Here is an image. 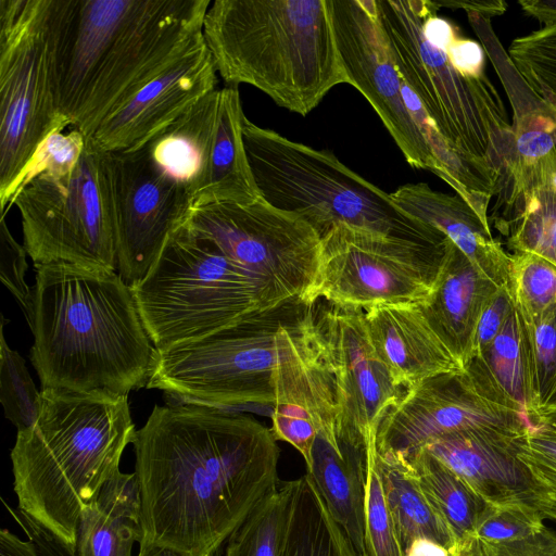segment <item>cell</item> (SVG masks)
Instances as JSON below:
<instances>
[{"label": "cell", "instance_id": "6da1fadb", "mask_svg": "<svg viewBox=\"0 0 556 556\" xmlns=\"http://www.w3.org/2000/svg\"><path fill=\"white\" fill-rule=\"evenodd\" d=\"M132 445L141 542L184 556H219L224 543L279 483V447L271 429L237 412L155 405Z\"/></svg>", "mask_w": 556, "mask_h": 556}, {"label": "cell", "instance_id": "7a4b0ae2", "mask_svg": "<svg viewBox=\"0 0 556 556\" xmlns=\"http://www.w3.org/2000/svg\"><path fill=\"white\" fill-rule=\"evenodd\" d=\"M211 0H50L56 108L90 139L102 121L204 41Z\"/></svg>", "mask_w": 556, "mask_h": 556}, {"label": "cell", "instance_id": "3957f363", "mask_svg": "<svg viewBox=\"0 0 556 556\" xmlns=\"http://www.w3.org/2000/svg\"><path fill=\"white\" fill-rule=\"evenodd\" d=\"M148 389L169 403L227 412L304 400L334 401L314 323L299 300L249 315L205 337L155 350Z\"/></svg>", "mask_w": 556, "mask_h": 556}, {"label": "cell", "instance_id": "277c9868", "mask_svg": "<svg viewBox=\"0 0 556 556\" xmlns=\"http://www.w3.org/2000/svg\"><path fill=\"white\" fill-rule=\"evenodd\" d=\"M34 266L29 358L41 389L128 395L147 387L155 348L132 288L118 273L67 263Z\"/></svg>", "mask_w": 556, "mask_h": 556}, {"label": "cell", "instance_id": "5b68a950", "mask_svg": "<svg viewBox=\"0 0 556 556\" xmlns=\"http://www.w3.org/2000/svg\"><path fill=\"white\" fill-rule=\"evenodd\" d=\"M136 432L128 395L41 389L39 416L10 454L18 511L75 547L81 510Z\"/></svg>", "mask_w": 556, "mask_h": 556}, {"label": "cell", "instance_id": "8992f818", "mask_svg": "<svg viewBox=\"0 0 556 556\" xmlns=\"http://www.w3.org/2000/svg\"><path fill=\"white\" fill-rule=\"evenodd\" d=\"M203 38L229 87L251 85L302 116L349 84L327 0H215Z\"/></svg>", "mask_w": 556, "mask_h": 556}, {"label": "cell", "instance_id": "52a82bcc", "mask_svg": "<svg viewBox=\"0 0 556 556\" xmlns=\"http://www.w3.org/2000/svg\"><path fill=\"white\" fill-rule=\"evenodd\" d=\"M243 142L260 197L299 216L319 237L339 224L441 244L447 237L407 215L384 192L327 150L290 140L243 118Z\"/></svg>", "mask_w": 556, "mask_h": 556}, {"label": "cell", "instance_id": "ba28073f", "mask_svg": "<svg viewBox=\"0 0 556 556\" xmlns=\"http://www.w3.org/2000/svg\"><path fill=\"white\" fill-rule=\"evenodd\" d=\"M382 29L403 80L446 143L467 163L497 179L513 148L506 109L489 77L465 76L445 50L430 43L424 22L429 0H376Z\"/></svg>", "mask_w": 556, "mask_h": 556}, {"label": "cell", "instance_id": "9c48e42d", "mask_svg": "<svg viewBox=\"0 0 556 556\" xmlns=\"http://www.w3.org/2000/svg\"><path fill=\"white\" fill-rule=\"evenodd\" d=\"M132 291L155 350L205 337L286 303L185 224L169 236Z\"/></svg>", "mask_w": 556, "mask_h": 556}, {"label": "cell", "instance_id": "30bf717a", "mask_svg": "<svg viewBox=\"0 0 556 556\" xmlns=\"http://www.w3.org/2000/svg\"><path fill=\"white\" fill-rule=\"evenodd\" d=\"M13 205L34 265L67 263L117 271L108 153L86 143L71 174L34 179Z\"/></svg>", "mask_w": 556, "mask_h": 556}, {"label": "cell", "instance_id": "8fae6325", "mask_svg": "<svg viewBox=\"0 0 556 556\" xmlns=\"http://www.w3.org/2000/svg\"><path fill=\"white\" fill-rule=\"evenodd\" d=\"M50 0H0V201L38 146L68 127L55 103Z\"/></svg>", "mask_w": 556, "mask_h": 556}, {"label": "cell", "instance_id": "7c38bea8", "mask_svg": "<svg viewBox=\"0 0 556 556\" xmlns=\"http://www.w3.org/2000/svg\"><path fill=\"white\" fill-rule=\"evenodd\" d=\"M451 240L426 244L343 224L321 237L316 286L319 299L367 311L381 305L418 304L429 296Z\"/></svg>", "mask_w": 556, "mask_h": 556}, {"label": "cell", "instance_id": "4fadbf2b", "mask_svg": "<svg viewBox=\"0 0 556 556\" xmlns=\"http://www.w3.org/2000/svg\"><path fill=\"white\" fill-rule=\"evenodd\" d=\"M185 225L211 239L281 302L309 304L318 277L321 238L299 216L260 198L251 203L192 207Z\"/></svg>", "mask_w": 556, "mask_h": 556}, {"label": "cell", "instance_id": "5bb4252c", "mask_svg": "<svg viewBox=\"0 0 556 556\" xmlns=\"http://www.w3.org/2000/svg\"><path fill=\"white\" fill-rule=\"evenodd\" d=\"M532 426L497 388L482 363L431 377L387 413L377 432V452L405 459L446 434L482 428Z\"/></svg>", "mask_w": 556, "mask_h": 556}, {"label": "cell", "instance_id": "9a60e30c", "mask_svg": "<svg viewBox=\"0 0 556 556\" xmlns=\"http://www.w3.org/2000/svg\"><path fill=\"white\" fill-rule=\"evenodd\" d=\"M315 329L333 380L337 437L358 446L377 447L378 428L402 399L399 387L377 355L365 311L319 299L313 303Z\"/></svg>", "mask_w": 556, "mask_h": 556}, {"label": "cell", "instance_id": "2e32d148", "mask_svg": "<svg viewBox=\"0 0 556 556\" xmlns=\"http://www.w3.org/2000/svg\"><path fill=\"white\" fill-rule=\"evenodd\" d=\"M108 157L117 273L132 288L152 268L169 236L185 224L192 198L144 148Z\"/></svg>", "mask_w": 556, "mask_h": 556}, {"label": "cell", "instance_id": "e0dca14e", "mask_svg": "<svg viewBox=\"0 0 556 556\" xmlns=\"http://www.w3.org/2000/svg\"><path fill=\"white\" fill-rule=\"evenodd\" d=\"M349 78L374 108L406 162L438 174L431 149L406 109L402 77L382 29L376 0H327Z\"/></svg>", "mask_w": 556, "mask_h": 556}, {"label": "cell", "instance_id": "ac0fdd59", "mask_svg": "<svg viewBox=\"0 0 556 556\" xmlns=\"http://www.w3.org/2000/svg\"><path fill=\"white\" fill-rule=\"evenodd\" d=\"M217 68L205 41L182 55L106 116L87 140L104 152H134L217 89Z\"/></svg>", "mask_w": 556, "mask_h": 556}, {"label": "cell", "instance_id": "d6986e66", "mask_svg": "<svg viewBox=\"0 0 556 556\" xmlns=\"http://www.w3.org/2000/svg\"><path fill=\"white\" fill-rule=\"evenodd\" d=\"M467 15L504 86L514 112L511 153L494 195L496 202L493 210H497L552 177L556 110L518 72L495 35L490 18L472 12Z\"/></svg>", "mask_w": 556, "mask_h": 556}, {"label": "cell", "instance_id": "ffe728a7", "mask_svg": "<svg viewBox=\"0 0 556 556\" xmlns=\"http://www.w3.org/2000/svg\"><path fill=\"white\" fill-rule=\"evenodd\" d=\"M529 427L472 429L438 438L424 447L485 503L534 502L530 475L519 459Z\"/></svg>", "mask_w": 556, "mask_h": 556}, {"label": "cell", "instance_id": "44dd1931", "mask_svg": "<svg viewBox=\"0 0 556 556\" xmlns=\"http://www.w3.org/2000/svg\"><path fill=\"white\" fill-rule=\"evenodd\" d=\"M371 344L401 388L463 369L435 334L418 304L381 305L365 311Z\"/></svg>", "mask_w": 556, "mask_h": 556}, {"label": "cell", "instance_id": "7402d4cb", "mask_svg": "<svg viewBox=\"0 0 556 556\" xmlns=\"http://www.w3.org/2000/svg\"><path fill=\"white\" fill-rule=\"evenodd\" d=\"M498 288L451 241L432 291L419 306L462 368L473 357L480 315Z\"/></svg>", "mask_w": 556, "mask_h": 556}, {"label": "cell", "instance_id": "603a6c76", "mask_svg": "<svg viewBox=\"0 0 556 556\" xmlns=\"http://www.w3.org/2000/svg\"><path fill=\"white\" fill-rule=\"evenodd\" d=\"M390 195L407 215L442 231L495 285L508 288L510 255L462 197L425 182L403 185Z\"/></svg>", "mask_w": 556, "mask_h": 556}, {"label": "cell", "instance_id": "cb8c5ba5", "mask_svg": "<svg viewBox=\"0 0 556 556\" xmlns=\"http://www.w3.org/2000/svg\"><path fill=\"white\" fill-rule=\"evenodd\" d=\"M367 448L319 431L307 475L356 552L366 546Z\"/></svg>", "mask_w": 556, "mask_h": 556}, {"label": "cell", "instance_id": "d4e9b609", "mask_svg": "<svg viewBox=\"0 0 556 556\" xmlns=\"http://www.w3.org/2000/svg\"><path fill=\"white\" fill-rule=\"evenodd\" d=\"M244 116L237 87L219 89L214 138L202 185L193 197V207L251 203L261 198L244 148Z\"/></svg>", "mask_w": 556, "mask_h": 556}, {"label": "cell", "instance_id": "484cf974", "mask_svg": "<svg viewBox=\"0 0 556 556\" xmlns=\"http://www.w3.org/2000/svg\"><path fill=\"white\" fill-rule=\"evenodd\" d=\"M218 102L216 89L142 147L162 170L187 188L192 201L204 178Z\"/></svg>", "mask_w": 556, "mask_h": 556}, {"label": "cell", "instance_id": "4316f807", "mask_svg": "<svg viewBox=\"0 0 556 556\" xmlns=\"http://www.w3.org/2000/svg\"><path fill=\"white\" fill-rule=\"evenodd\" d=\"M376 466L403 555L421 543L433 542L448 549L452 556H458L460 552L453 534L407 465L377 452Z\"/></svg>", "mask_w": 556, "mask_h": 556}, {"label": "cell", "instance_id": "83f0119b", "mask_svg": "<svg viewBox=\"0 0 556 556\" xmlns=\"http://www.w3.org/2000/svg\"><path fill=\"white\" fill-rule=\"evenodd\" d=\"M400 460L407 465L428 501L450 529L459 552L469 547L475 541L477 521L486 505L484 500L424 448Z\"/></svg>", "mask_w": 556, "mask_h": 556}, {"label": "cell", "instance_id": "f1b7e54d", "mask_svg": "<svg viewBox=\"0 0 556 556\" xmlns=\"http://www.w3.org/2000/svg\"><path fill=\"white\" fill-rule=\"evenodd\" d=\"M280 556H361L307 473L296 479Z\"/></svg>", "mask_w": 556, "mask_h": 556}, {"label": "cell", "instance_id": "f546056e", "mask_svg": "<svg viewBox=\"0 0 556 556\" xmlns=\"http://www.w3.org/2000/svg\"><path fill=\"white\" fill-rule=\"evenodd\" d=\"M491 223L515 252L538 255L556 266V188L552 178L493 212Z\"/></svg>", "mask_w": 556, "mask_h": 556}, {"label": "cell", "instance_id": "4dcf8cb0", "mask_svg": "<svg viewBox=\"0 0 556 556\" xmlns=\"http://www.w3.org/2000/svg\"><path fill=\"white\" fill-rule=\"evenodd\" d=\"M296 480L279 482L227 540L226 556H280Z\"/></svg>", "mask_w": 556, "mask_h": 556}, {"label": "cell", "instance_id": "1f68e13d", "mask_svg": "<svg viewBox=\"0 0 556 556\" xmlns=\"http://www.w3.org/2000/svg\"><path fill=\"white\" fill-rule=\"evenodd\" d=\"M475 358L528 419L531 404L529 354L525 326L516 308L486 350Z\"/></svg>", "mask_w": 556, "mask_h": 556}, {"label": "cell", "instance_id": "d6a6232c", "mask_svg": "<svg viewBox=\"0 0 556 556\" xmlns=\"http://www.w3.org/2000/svg\"><path fill=\"white\" fill-rule=\"evenodd\" d=\"M523 326L531 383L528 420L538 426L556 408V305L532 324L523 323Z\"/></svg>", "mask_w": 556, "mask_h": 556}, {"label": "cell", "instance_id": "836d02e7", "mask_svg": "<svg viewBox=\"0 0 556 556\" xmlns=\"http://www.w3.org/2000/svg\"><path fill=\"white\" fill-rule=\"evenodd\" d=\"M508 290L526 325L556 305V266L526 252L510 255Z\"/></svg>", "mask_w": 556, "mask_h": 556}, {"label": "cell", "instance_id": "e575fe53", "mask_svg": "<svg viewBox=\"0 0 556 556\" xmlns=\"http://www.w3.org/2000/svg\"><path fill=\"white\" fill-rule=\"evenodd\" d=\"M142 538L141 521L109 515L92 501L78 520L75 556H132Z\"/></svg>", "mask_w": 556, "mask_h": 556}, {"label": "cell", "instance_id": "d590c367", "mask_svg": "<svg viewBox=\"0 0 556 556\" xmlns=\"http://www.w3.org/2000/svg\"><path fill=\"white\" fill-rule=\"evenodd\" d=\"M5 318L0 327V401L4 416L23 431L31 427L40 412V391L36 388L25 359L12 350L4 338Z\"/></svg>", "mask_w": 556, "mask_h": 556}, {"label": "cell", "instance_id": "8d00e7d4", "mask_svg": "<svg viewBox=\"0 0 556 556\" xmlns=\"http://www.w3.org/2000/svg\"><path fill=\"white\" fill-rule=\"evenodd\" d=\"M507 53L529 86L556 110V23L515 38Z\"/></svg>", "mask_w": 556, "mask_h": 556}, {"label": "cell", "instance_id": "74e56055", "mask_svg": "<svg viewBox=\"0 0 556 556\" xmlns=\"http://www.w3.org/2000/svg\"><path fill=\"white\" fill-rule=\"evenodd\" d=\"M87 139L76 129L70 132L54 131L36 149L31 159L13 184L4 199L0 201L1 217L14 204L20 191L34 179L41 176L62 177L71 174L85 148Z\"/></svg>", "mask_w": 556, "mask_h": 556}, {"label": "cell", "instance_id": "f35d334b", "mask_svg": "<svg viewBox=\"0 0 556 556\" xmlns=\"http://www.w3.org/2000/svg\"><path fill=\"white\" fill-rule=\"evenodd\" d=\"M544 516L534 502L486 503L475 529V540L500 543L527 538L544 526Z\"/></svg>", "mask_w": 556, "mask_h": 556}, {"label": "cell", "instance_id": "ab89813d", "mask_svg": "<svg viewBox=\"0 0 556 556\" xmlns=\"http://www.w3.org/2000/svg\"><path fill=\"white\" fill-rule=\"evenodd\" d=\"M534 490V501L556 505V425L529 428L519 450Z\"/></svg>", "mask_w": 556, "mask_h": 556}, {"label": "cell", "instance_id": "60d3db41", "mask_svg": "<svg viewBox=\"0 0 556 556\" xmlns=\"http://www.w3.org/2000/svg\"><path fill=\"white\" fill-rule=\"evenodd\" d=\"M377 448L367 453L366 546L368 556H404L376 466Z\"/></svg>", "mask_w": 556, "mask_h": 556}, {"label": "cell", "instance_id": "b9f144b4", "mask_svg": "<svg viewBox=\"0 0 556 556\" xmlns=\"http://www.w3.org/2000/svg\"><path fill=\"white\" fill-rule=\"evenodd\" d=\"M27 252L15 241L4 217L0 223V278L22 308L29 325L33 316L34 290L25 281L28 268Z\"/></svg>", "mask_w": 556, "mask_h": 556}, {"label": "cell", "instance_id": "7bdbcfd3", "mask_svg": "<svg viewBox=\"0 0 556 556\" xmlns=\"http://www.w3.org/2000/svg\"><path fill=\"white\" fill-rule=\"evenodd\" d=\"M93 501L109 515L141 521V492L135 472L117 470L101 485Z\"/></svg>", "mask_w": 556, "mask_h": 556}, {"label": "cell", "instance_id": "ee69618b", "mask_svg": "<svg viewBox=\"0 0 556 556\" xmlns=\"http://www.w3.org/2000/svg\"><path fill=\"white\" fill-rule=\"evenodd\" d=\"M472 549L476 556H556V529L545 525L532 535L500 543L475 540Z\"/></svg>", "mask_w": 556, "mask_h": 556}, {"label": "cell", "instance_id": "f6af8a7d", "mask_svg": "<svg viewBox=\"0 0 556 556\" xmlns=\"http://www.w3.org/2000/svg\"><path fill=\"white\" fill-rule=\"evenodd\" d=\"M515 305L508 288L500 287L486 301L473 341V357L481 355L503 329Z\"/></svg>", "mask_w": 556, "mask_h": 556}, {"label": "cell", "instance_id": "bcb514c9", "mask_svg": "<svg viewBox=\"0 0 556 556\" xmlns=\"http://www.w3.org/2000/svg\"><path fill=\"white\" fill-rule=\"evenodd\" d=\"M445 52L453 66L463 75L479 77L485 74V52L480 43L457 34Z\"/></svg>", "mask_w": 556, "mask_h": 556}, {"label": "cell", "instance_id": "7dc6e473", "mask_svg": "<svg viewBox=\"0 0 556 556\" xmlns=\"http://www.w3.org/2000/svg\"><path fill=\"white\" fill-rule=\"evenodd\" d=\"M20 517L23 528L28 533L30 541L36 545L40 556H75V547L26 515L20 513Z\"/></svg>", "mask_w": 556, "mask_h": 556}, {"label": "cell", "instance_id": "c3c4849f", "mask_svg": "<svg viewBox=\"0 0 556 556\" xmlns=\"http://www.w3.org/2000/svg\"><path fill=\"white\" fill-rule=\"evenodd\" d=\"M437 5L440 7H448L452 9H463L467 13L473 12L481 14L485 17H492L495 15H501L506 11L507 3L505 1H435Z\"/></svg>", "mask_w": 556, "mask_h": 556}, {"label": "cell", "instance_id": "681fc988", "mask_svg": "<svg viewBox=\"0 0 556 556\" xmlns=\"http://www.w3.org/2000/svg\"><path fill=\"white\" fill-rule=\"evenodd\" d=\"M0 556H40L33 541H22L7 529L0 531Z\"/></svg>", "mask_w": 556, "mask_h": 556}, {"label": "cell", "instance_id": "f907efd6", "mask_svg": "<svg viewBox=\"0 0 556 556\" xmlns=\"http://www.w3.org/2000/svg\"><path fill=\"white\" fill-rule=\"evenodd\" d=\"M519 4L544 26L556 23V0H520Z\"/></svg>", "mask_w": 556, "mask_h": 556}, {"label": "cell", "instance_id": "816d5d0a", "mask_svg": "<svg viewBox=\"0 0 556 556\" xmlns=\"http://www.w3.org/2000/svg\"><path fill=\"white\" fill-rule=\"evenodd\" d=\"M138 556H184L180 553L165 546L141 542Z\"/></svg>", "mask_w": 556, "mask_h": 556}, {"label": "cell", "instance_id": "f5cc1de1", "mask_svg": "<svg viewBox=\"0 0 556 556\" xmlns=\"http://www.w3.org/2000/svg\"><path fill=\"white\" fill-rule=\"evenodd\" d=\"M534 504L542 513L545 519H549L556 523V505L544 501L535 500Z\"/></svg>", "mask_w": 556, "mask_h": 556}, {"label": "cell", "instance_id": "db71d44e", "mask_svg": "<svg viewBox=\"0 0 556 556\" xmlns=\"http://www.w3.org/2000/svg\"><path fill=\"white\" fill-rule=\"evenodd\" d=\"M542 424L556 425V408L543 418L540 425Z\"/></svg>", "mask_w": 556, "mask_h": 556}, {"label": "cell", "instance_id": "11a10c76", "mask_svg": "<svg viewBox=\"0 0 556 556\" xmlns=\"http://www.w3.org/2000/svg\"><path fill=\"white\" fill-rule=\"evenodd\" d=\"M552 184L556 188V144H555L553 165H552Z\"/></svg>", "mask_w": 556, "mask_h": 556}, {"label": "cell", "instance_id": "9f6ffc18", "mask_svg": "<svg viewBox=\"0 0 556 556\" xmlns=\"http://www.w3.org/2000/svg\"><path fill=\"white\" fill-rule=\"evenodd\" d=\"M458 556H476V554H475V552L472 549V544L469 547L463 549L462 553Z\"/></svg>", "mask_w": 556, "mask_h": 556}]
</instances>
